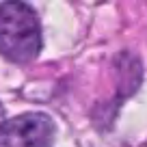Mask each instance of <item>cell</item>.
Instances as JSON below:
<instances>
[{
    "label": "cell",
    "instance_id": "cell-1",
    "mask_svg": "<svg viewBox=\"0 0 147 147\" xmlns=\"http://www.w3.org/2000/svg\"><path fill=\"white\" fill-rule=\"evenodd\" d=\"M41 50L37 13L24 2L0 5V54L11 63H30Z\"/></svg>",
    "mask_w": 147,
    "mask_h": 147
},
{
    "label": "cell",
    "instance_id": "cell-2",
    "mask_svg": "<svg viewBox=\"0 0 147 147\" xmlns=\"http://www.w3.org/2000/svg\"><path fill=\"white\" fill-rule=\"evenodd\" d=\"M54 123L43 113H24L0 128V147H52Z\"/></svg>",
    "mask_w": 147,
    "mask_h": 147
},
{
    "label": "cell",
    "instance_id": "cell-3",
    "mask_svg": "<svg viewBox=\"0 0 147 147\" xmlns=\"http://www.w3.org/2000/svg\"><path fill=\"white\" fill-rule=\"evenodd\" d=\"M2 123H5V110H2V104H0V128H2Z\"/></svg>",
    "mask_w": 147,
    "mask_h": 147
}]
</instances>
